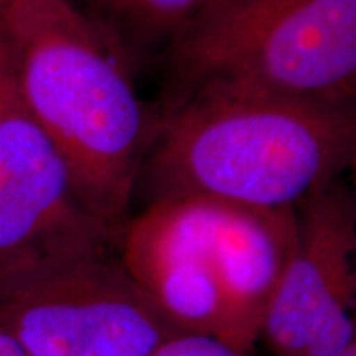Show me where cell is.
<instances>
[{"mask_svg":"<svg viewBox=\"0 0 356 356\" xmlns=\"http://www.w3.org/2000/svg\"><path fill=\"white\" fill-rule=\"evenodd\" d=\"M149 356H251L213 335L175 333L162 341Z\"/></svg>","mask_w":356,"mask_h":356,"instance_id":"obj_8","label":"cell"},{"mask_svg":"<svg viewBox=\"0 0 356 356\" xmlns=\"http://www.w3.org/2000/svg\"><path fill=\"white\" fill-rule=\"evenodd\" d=\"M0 322L29 356H149L175 335L114 252L0 275Z\"/></svg>","mask_w":356,"mask_h":356,"instance_id":"obj_4","label":"cell"},{"mask_svg":"<svg viewBox=\"0 0 356 356\" xmlns=\"http://www.w3.org/2000/svg\"><path fill=\"white\" fill-rule=\"evenodd\" d=\"M0 356H29L17 337L0 322Z\"/></svg>","mask_w":356,"mask_h":356,"instance_id":"obj_9","label":"cell"},{"mask_svg":"<svg viewBox=\"0 0 356 356\" xmlns=\"http://www.w3.org/2000/svg\"><path fill=\"white\" fill-rule=\"evenodd\" d=\"M355 139L356 104L204 89L159 114L136 193L296 210L345 178Z\"/></svg>","mask_w":356,"mask_h":356,"instance_id":"obj_2","label":"cell"},{"mask_svg":"<svg viewBox=\"0 0 356 356\" xmlns=\"http://www.w3.org/2000/svg\"><path fill=\"white\" fill-rule=\"evenodd\" d=\"M345 177H346L345 178L346 184H348L350 190L353 191V195H355V198H356V139H355L353 152H351V159H350L348 168H346Z\"/></svg>","mask_w":356,"mask_h":356,"instance_id":"obj_10","label":"cell"},{"mask_svg":"<svg viewBox=\"0 0 356 356\" xmlns=\"http://www.w3.org/2000/svg\"><path fill=\"white\" fill-rule=\"evenodd\" d=\"M162 60L157 114L218 88L356 104V0H213Z\"/></svg>","mask_w":356,"mask_h":356,"instance_id":"obj_3","label":"cell"},{"mask_svg":"<svg viewBox=\"0 0 356 356\" xmlns=\"http://www.w3.org/2000/svg\"><path fill=\"white\" fill-rule=\"evenodd\" d=\"M340 356H356V338H355L353 343H351L348 348H346Z\"/></svg>","mask_w":356,"mask_h":356,"instance_id":"obj_11","label":"cell"},{"mask_svg":"<svg viewBox=\"0 0 356 356\" xmlns=\"http://www.w3.org/2000/svg\"><path fill=\"white\" fill-rule=\"evenodd\" d=\"M115 248L118 238L79 202L63 159L26 111L0 55V275Z\"/></svg>","mask_w":356,"mask_h":356,"instance_id":"obj_5","label":"cell"},{"mask_svg":"<svg viewBox=\"0 0 356 356\" xmlns=\"http://www.w3.org/2000/svg\"><path fill=\"white\" fill-rule=\"evenodd\" d=\"M115 251L132 282L172 328L220 338L221 202L145 203L124 225Z\"/></svg>","mask_w":356,"mask_h":356,"instance_id":"obj_7","label":"cell"},{"mask_svg":"<svg viewBox=\"0 0 356 356\" xmlns=\"http://www.w3.org/2000/svg\"><path fill=\"white\" fill-rule=\"evenodd\" d=\"M356 338V198L345 178L296 208L261 340L270 356H340Z\"/></svg>","mask_w":356,"mask_h":356,"instance_id":"obj_6","label":"cell"},{"mask_svg":"<svg viewBox=\"0 0 356 356\" xmlns=\"http://www.w3.org/2000/svg\"><path fill=\"white\" fill-rule=\"evenodd\" d=\"M0 55L79 202L119 239L159 129L157 111L134 86L126 51L97 17L70 0H0Z\"/></svg>","mask_w":356,"mask_h":356,"instance_id":"obj_1","label":"cell"}]
</instances>
